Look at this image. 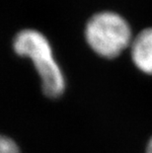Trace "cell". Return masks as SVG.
I'll list each match as a JSON object with an SVG mask.
<instances>
[{"label": "cell", "instance_id": "obj_1", "mask_svg": "<svg viewBox=\"0 0 152 153\" xmlns=\"http://www.w3.org/2000/svg\"><path fill=\"white\" fill-rule=\"evenodd\" d=\"M14 51L18 55L30 57L43 84L44 93L50 98H57L64 92L65 80L53 58L47 38L35 30H24L16 36Z\"/></svg>", "mask_w": 152, "mask_h": 153}, {"label": "cell", "instance_id": "obj_2", "mask_svg": "<svg viewBox=\"0 0 152 153\" xmlns=\"http://www.w3.org/2000/svg\"><path fill=\"white\" fill-rule=\"evenodd\" d=\"M86 41L97 54L114 58L131 45L130 26L118 13L105 11L94 15L87 23Z\"/></svg>", "mask_w": 152, "mask_h": 153}, {"label": "cell", "instance_id": "obj_3", "mask_svg": "<svg viewBox=\"0 0 152 153\" xmlns=\"http://www.w3.org/2000/svg\"><path fill=\"white\" fill-rule=\"evenodd\" d=\"M131 58L142 72L152 74V28L142 30L131 42Z\"/></svg>", "mask_w": 152, "mask_h": 153}, {"label": "cell", "instance_id": "obj_4", "mask_svg": "<svg viewBox=\"0 0 152 153\" xmlns=\"http://www.w3.org/2000/svg\"><path fill=\"white\" fill-rule=\"evenodd\" d=\"M0 153H20V150L14 140L0 134Z\"/></svg>", "mask_w": 152, "mask_h": 153}, {"label": "cell", "instance_id": "obj_5", "mask_svg": "<svg viewBox=\"0 0 152 153\" xmlns=\"http://www.w3.org/2000/svg\"><path fill=\"white\" fill-rule=\"evenodd\" d=\"M146 153H152V137L149 140L147 144V148H146Z\"/></svg>", "mask_w": 152, "mask_h": 153}]
</instances>
